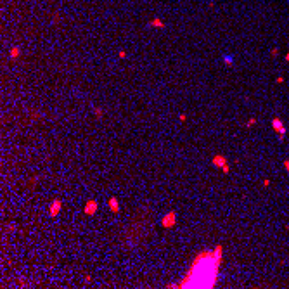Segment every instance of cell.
<instances>
[{"mask_svg": "<svg viewBox=\"0 0 289 289\" xmlns=\"http://www.w3.org/2000/svg\"><path fill=\"white\" fill-rule=\"evenodd\" d=\"M227 163H229V159H227L223 154H215V156L211 158V165H213L215 168H220V170H222Z\"/></svg>", "mask_w": 289, "mask_h": 289, "instance_id": "5", "label": "cell"}, {"mask_svg": "<svg viewBox=\"0 0 289 289\" xmlns=\"http://www.w3.org/2000/svg\"><path fill=\"white\" fill-rule=\"evenodd\" d=\"M178 121H182V123L187 121V114H185V113H180V114H178Z\"/></svg>", "mask_w": 289, "mask_h": 289, "instance_id": "13", "label": "cell"}, {"mask_svg": "<svg viewBox=\"0 0 289 289\" xmlns=\"http://www.w3.org/2000/svg\"><path fill=\"white\" fill-rule=\"evenodd\" d=\"M223 62H225L227 66H232V64H234V55H230V54H225V55H223Z\"/></svg>", "mask_w": 289, "mask_h": 289, "instance_id": "9", "label": "cell"}, {"mask_svg": "<svg viewBox=\"0 0 289 289\" xmlns=\"http://www.w3.org/2000/svg\"><path fill=\"white\" fill-rule=\"evenodd\" d=\"M52 24H59V14H54V17H52Z\"/></svg>", "mask_w": 289, "mask_h": 289, "instance_id": "18", "label": "cell"}, {"mask_svg": "<svg viewBox=\"0 0 289 289\" xmlns=\"http://www.w3.org/2000/svg\"><path fill=\"white\" fill-rule=\"evenodd\" d=\"M282 166H284V170L288 171V175H289V159H284V161H282Z\"/></svg>", "mask_w": 289, "mask_h": 289, "instance_id": "15", "label": "cell"}, {"mask_svg": "<svg viewBox=\"0 0 289 289\" xmlns=\"http://www.w3.org/2000/svg\"><path fill=\"white\" fill-rule=\"evenodd\" d=\"M61 210H62V201H61V199H52L50 204H49V215H50L52 218H55V217L61 213Z\"/></svg>", "mask_w": 289, "mask_h": 289, "instance_id": "3", "label": "cell"}, {"mask_svg": "<svg viewBox=\"0 0 289 289\" xmlns=\"http://www.w3.org/2000/svg\"><path fill=\"white\" fill-rule=\"evenodd\" d=\"M107 208H109V211H111V213L118 215V213L121 211V204H120V199H118V197H114V196H111V197L107 199Z\"/></svg>", "mask_w": 289, "mask_h": 289, "instance_id": "4", "label": "cell"}, {"mask_svg": "<svg viewBox=\"0 0 289 289\" xmlns=\"http://www.w3.org/2000/svg\"><path fill=\"white\" fill-rule=\"evenodd\" d=\"M282 81H284V76H277V78H275V83H277V85H281Z\"/></svg>", "mask_w": 289, "mask_h": 289, "instance_id": "20", "label": "cell"}, {"mask_svg": "<svg viewBox=\"0 0 289 289\" xmlns=\"http://www.w3.org/2000/svg\"><path fill=\"white\" fill-rule=\"evenodd\" d=\"M97 211H99V203H97L95 199H88V201L85 203V206H83V213L88 215V217H94Z\"/></svg>", "mask_w": 289, "mask_h": 289, "instance_id": "2", "label": "cell"}, {"mask_svg": "<svg viewBox=\"0 0 289 289\" xmlns=\"http://www.w3.org/2000/svg\"><path fill=\"white\" fill-rule=\"evenodd\" d=\"M286 61L289 62V50H288V54H286Z\"/></svg>", "mask_w": 289, "mask_h": 289, "instance_id": "21", "label": "cell"}, {"mask_svg": "<svg viewBox=\"0 0 289 289\" xmlns=\"http://www.w3.org/2000/svg\"><path fill=\"white\" fill-rule=\"evenodd\" d=\"M270 55H272V57H275V55H279V49H277V47H274V49L270 50Z\"/></svg>", "mask_w": 289, "mask_h": 289, "instance_id": "16", "label": "cell"}, {"mask_svg": "<svg viewBox=\"0 0 289 289\" xmlns=\"http://www.w3.org/2000/svg\"><path fill=\"white\" fill-rule=\"evenodd\" d=\"M256 121H258L256 118H249V120L244 123V126H246V128H251V126H255V125H256Z\"/></svg>", "mask_w": 289, "mask_h": 289, "instance_id": "11", "label": "cell"}, {"mask_svg": "<svg viewBox=\"0 0 289 289\" xmlns=\"http://www.w3.org/2000/svg\"><path fill=\"white\" fill-rule=\"evenodd\" d=\"M270 125H272V128H274L275 132H279V130H282V128H284V123H282V120H281L279 116H274V118H272V121H270Z\"/></svg>", "mask_w": 289, "mask_h": 289, "instance_id": "6", "label": "cell"}, {"mask_svg": "<svg viewBox=\"0 0 289 289\" xmlns=\"http://www.w3.org/2000/svg\"><path fill=\"white\" fill-rule=\"evenodd\" d=\"M83 282H85V284H90V282H92V275H90V274H87V275L83 277Z\"/></svg>", "mask_w": 289, "mask_h": 289, "instance_id": "14", "label": "cell"}, {"mask_svg": "<svg viewBox=\"0 0 289 289\" xmlns=\"http://www.w3.org/2000/svg\"><path fill=\"white\" fill-rule=\"evenodd\" d=\"M230 170H232V168H230V165H229V163H227V165H225V166L222 168V171H223L225 175H229V173H230Z\"/></svg>", "mask_w": 289, "mask_h": 289, "instance_id": "12", "label": "cell"}, {"mask_svg": "<svg viewBox=\"0 0 289 289\" xmlns=\"http://www.w3.org/2000/svg\"><path fill=\"white\" fill-rule=\"evenodd\" d=\"M118 57H120V59H125V57H126V50H120V52H118Z\"/></svg>", "mask_w": 289, "mask_h": 289, "instance_id": "19", "label": "cell"}, {"mask_svg": "<svg viewBox=\"0 0 289 289\" xmlns=\"http://www.w3.org/2000/svg\"><path fill=\"white\" fill-rule=\"evenodd\" d=\"M177 223H178V215L173 210L165 213L163 218H161V227L163 229H173V227H177Z\"/></svg>", "mask_w": 289, "mask_h": 289, "instance_id": "1", "label": "cell"}, {"mask_svg": "<svg viewBox=\"0 0 289 289\" xmlns=\"http://www.w3.org/2000/svg\"><path fill=\"white\" fill-rule=\"evenodd\" d=\"M147 26H149V28H165V23H163V19L154 17V19H151V21L147 23Z\"/></svg>", "mask_w": 289, "mask_h": 289, "instance_id": "7", "label": "cell"}, {"mask_svg": "<svg viewBox=\"0 0 289 289\" xmlns=\"http://www.w3.org/2000/svg\"><path fill=\"white\" fill-rule=\"evenodd\" d=\"M270 184H272V182H270V178H263V180H262V185H263V187H269Z\"/></svg>", "mask_w": 289, "mask_h": 289, "instance_id": "17", "label": "cell"}, {"mask_svg": "<svg viewBox=\"0 0 289 289\" xmlns=\"http://www.w3.org/2000/svg\"><path fill=\"white\" fill-rule=\"evenodd\" d=\"M94 114H95V118H102L104 109H102V107H99V106H94Z\"/></svg>", "mask_w": 289, "mask_h": 289, "instance_id": "10", "label": "cell"}, {"mask_svg": "<svg viewBox=\"0 0 289 289\" xmlns=\"http://www.w3.org/2000/svg\"><path fill=\"white\" fill-rule=\"evenodd\" d=\"M19 55H21V49H19V47H10V50H9V57H10L12 61H16Z\"/></svg>", "mask_w": 289, "mask_h": 289, "instance_id": "8", "label": "cell"}]
</instances>
